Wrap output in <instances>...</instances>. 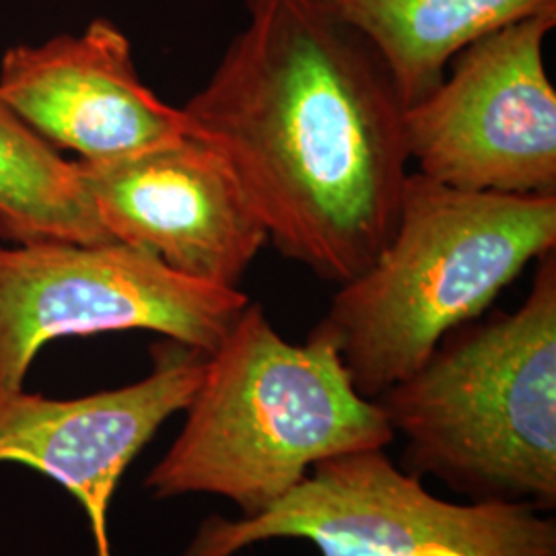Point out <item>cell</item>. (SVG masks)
<instances>
[{"mask_svg": "<svg viewBox=\"0 0 556 556\" xmlns=\"http://www.w3.org/2000/svg\"><path fill=\"white\" fill-rule=\"evenodd\" d=\"M181 110L285 258L342 285L392 236L406 105L369 41L314 0H248L245 27Z\"/></svg>", "mask_w": 556, "mask_h": 556, "instance_id": "obj_1", "label": "cell"}, {"mask_svg": "<svg viewBox=\"0 0 556 556\" xmlns=\"http://www.w3.org/2000/svg\"><path fill=\"white\" fill-rule=\"evenodd\" d=\"M186 410L176 443L147 478L149 491L219 495L243 517L285 497L321 459L383 450L396 435L326 338L309 332L293 344L252 301L206 357Z\"/></svg>", "mask_w": 556, "mask_h": 556, "instance_id": "obj_2", "label": "cell"}, {"mask_svg": "<svg viewBox=\"0 0 556 556\" xmlns=\"http://www.w3.org/2000/svg\"><path fill=\"white\" fill-rule=\"evenodd\" d=\"M555 245L556 194L470 192L415 172L392 236L338 285L312 332L337 349L358 394L376 400Z\"/></svg>", "mask_w": 556, "mask_h": 556, "instance_id": "obj_3", "label": "cell"}, {"mask_svg": "<svg viewBox=\"0 0 556 556\" xmlns=\"http://www.w3.org/2000/svg\"><path fill=\"white\" fill-rule=\"evenodd\" d=\"M376 402L408 441V475H433L472 501L555 509V252L538 262L517 312L450 332Z\"/></svg>", "mask_w": 556, "mask_h": 556, "instance_id": "obj_4", "label": "cell"}, {"mask_svg": "<svg viewBox=\"0 0 556 556\" xmlns=\"http://www.w3.org/2000/svg\"><path fill=\"white\" fill-rule=\"evenodd\" d=\"M275 538H301L321 556H556V526L528 503L433 497L383 450L318 462L256 516L211 517L186 556H236Z\"/></svg>", "mask_w": 556, "mask_h": 556, "instance_id": "obj_5", "label": "cell"}, {"mask_svg": "<svg viewBox=\"0 0 556 556\" xmlns=\"http://www.w3.org/2000/svg\"><path fill=\"white\" fill-rule=\"evenodd\" d=\"M248 303L119 241L0 245V394L56 338L149 330L213 355Z\"/></svg>", "mask_w": 556, "mask_h": 556, "instance_id": "obj_6", "label": "cell"}, {"mask_svg": "<svg viewBox=\"0 0 556 556\" xmlns=\"http://www.w3.org/2000/svg\"><path fill=\"white\" fill-rule=\"evenodd\" d=\"M555 25L532 17L472 41L404 110L417 174L470 192L556 194V89L544 62Z\"/></svg>", "mask_w": 556, "mask_h": 556, "instance_id": "obj_7", "label": "cell"}, {"mask_svg": "<svg viewBox=\"0 0 556 556\" xmlns=\"http://www.w3.org/2000/svg\"><path fill=\"white\" fill-rule=\"evenodd\" d=\"M77 167L108 236L184 277L239 289L268 245L229 165L192 135L124 160L77 161Z\"/></svg>", "mask_w": 556, "mask_h": 556, "instance_id": "obj_8", "label": "cell"}, {"mask_svg": "<svg viewBox=\"0 0 556 556\" xmlns=\"http://www.w3.org/2000/svg\"><path fill=\"white\" fill-rule=\"evenodd\" d=\"M204 353L169 340L137 383L73 400L13 390L0 394V464L56 480L89 517L96 556H112L108 511L119 478L161 425L186 410L206 367Z\"/></svg>", "mask_w": 556, "mask_h": 556, "instance_id": "obj_9", "label": "cell"}, {"mask_svg": "<svg viewBox=\"0 0 556 556\" xmlns=\"http://www.w3.org/2000/svg\"><path fill=\"white\" fill-rule=\"evenodd\" d=\"M0 101L41 140L85 163L132 157L192 135L184 110L140 80L130 41L105 20L79 36L11 48L0 64Z\"/></svg>", "mask_w": 556, "mask_h": 556, "instance_id": "obj_10", "label": "cell"}, {"mask_svg": "<svg viewBox=\"0 0 556 556\" xmlns=\"http://www.w3.org/2000/svg\"><path fill=\"white\" fill-rule=\"evenodd\" d=\"M378 52L408 108L466 46L501 27L556 17V0H314Z\"/></svg>", "mask_w": 556, "mask_h": 556, "instance_id": "obj_11", "label": "cell"}, {"mask_svg": "<svg viewBox=\"0 0 556 556\" xmlns=\"http://www.w3.org/2000/svg\"><path fill=\"white\" fill-rule=\"evenodd\" d=\"M0 236L13 243L114 241L103 229L77 161L60 157L0 101Z\"/></svg>", "mask_w": 556, "mask_h": 556, "instance_id": "obj_12", "label": "cell"}]
</instances>
